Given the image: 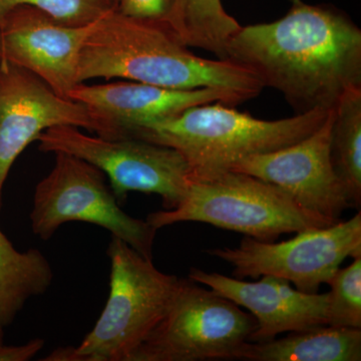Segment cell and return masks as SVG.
<instances>
[{"instance_id": "1", "label": "cell", "mask_w": 361, "mask_h": 361, "mask_svg": "<svg viewBox=\"0 0 361 361\" xmlns=\"http://www.w3.org/2000/svg\"><path fill=\"white\" fill-rule=\"evenodd\" d=\"M225 59L281 92L297 114L331 110L361 87V30L334 7L292 0L280 20L240 26Z\"/></svg>"}, {"instance_id": "2", "label": "cell", "mask_w": 361, "mask_h": 361, "mask_svg": "<svg viewBox=\"0 0 361 361\" xmlns=\"http://www.w3.org/2000/svg\"><path fill=\"white\" fill-rule=\"evenodd\" d=\"M125 78L176 90L213 87L244 101L264 89L250 71L229 59L196 56L163 20L111 11L92 26L78 61V84L94 78Z\"/></svg>"}, {"instance_id": "3", "label": "cell", "mask_w": 361, "mask_h": 361, "mask_svg": "<svg viewBox=\"0 0 361 361\" xmlns=\"http://www.w3.org/2000/svg\"><path fill=\"white\" fill-rule=\"evenodd\" d=\"M332 110V109H331ZM330 110L317 109L277 121L259 120L223 103L199 104L135 127L128 137L177 149L192 175L230 170L248 157L284 148L312 134Z\"/></svg>"}, {"instance_id": "4", "label": "cell", "mask_w": 361, "mask_h": 361, "mask_svg": "<svg viewBox=\"0 0 361 361\" xmlns=\"http://www.w3.org/2000/svg\"><path fill=\"white\" fill-rule=\"evenodd\" d=\"M147 222L157 230L180 222L207 223L262 242L336 223L308 212L274 185L230 170L192 175L179 205L149 214Z\"/></svg>"}, {"instance_id": "5", "label": "cell", "mask_w": 361, "mask_h": 361, "mask_svg": "<svg viewBox=\"0 0 361 361\" xmlns=\"http://www.w3.org/2000/svg\"><path fill=\"white\" fill-rule=\"evenodd\" d=\"M106 254L110 295L94 329L75 348L80 361H132L167 314L182 283L115 236Z\"/></svg>"}, {"instance_id": "6", "label": "cell", "mask_w": 361, "mask_h": 361, "mask_svg": "<svg viewBox=\"0 0 361 361\" xmlns=\"http://www.w3.org/2000/svg\"><path fill=\"white\" fill-rule=\"evenodd\" d=\"M54 157V168L39 180L33 194L32 232L47 241L66 223H90L109 230L111 236L153 259L158 230L121 209L106 175L71 154L58 152Z\"/></svg>"}, {"instance_id": "7", "label": "cell", "mask_w": 361, "mask_h": 361, "mask_svg": "<svg viewBox=\"0 0 361 361\" xmlns=\"http://www.w3.org/2000/svg\"><path fill=\"white\" fill-rule=\"evenodd\" d=\"M45 153H68L89 161L110 180L118 203L130 192L157 194L165 210L179 205L187 193L192 169L177 149L137 137H94L73 126H58L37 137Z\"/></svg>"}, {"instance_id": "8", "label": "cell", "mask_w": 361, "mask_h": 361, "mask_svg": "<svg viewBox=\"0 0 361 361\" xmlns=\"http://www.w3.org/2000/svg\"><path fill=\"white\" fill-rule=\"evenodd\" d=\"M256 325L253 316L229 299L182 279L167 314L132 361L233 360Z\"/></svg>"}, {"instance_id": "9", "label": "cell", "mask_w": 361, "mask_h": 361, "mask_svg": "<svg viewBox=\"0 0 361 361\" xmlns=\"http://www.w3.org/2000/svg\"><path fill=\"white\" fill-rule=\"evenodd\" d=\"M207 253L231 264L238 279L270 275L287 280L297 290L317 293L346 258L361 256V214L296 233L279 243L246 236L236 248L211 249Z\"/></svg>"}, {"instance_id": "10", "label": "cell", "mask_w": 361, "mask_h": 361, "mask_svg": "<svg viewBox=\"0 0 361 361\" xmlns=\"http://www.w3.org/2000/svg\"><path fill=\"white\" fill-rule=\"evenodd\" d=\"M58 126H73L106 137L104 126L85 104L59 96L25 68L0 63V210L14 161L44 130Z\"/></svg>"}, {"instance_id": "11", "label": "cell", "mask_w": 361, "mask_h": 361, "mask_svg": "<svg viewBox=\"0 0 361 361\" xmlns=\"http://www.w3.org/2000/svg\"><path fill=\"white\" fill-rule=\"evenodd\" d=\"M334 109L312 134L284 148L243 159L230 171L274 185L308 212L337 222L353 205L330 155Z\"/></svg>"}, {"instance_id": "12", "label": "cell", "mask_w": 361, "mask_h": 361, "mask_svg": "<svg viewBox=\"0 0 361 361\" xmlns=\"http://www.w3.org/2000/svg\"><path fill=\"white\" fill-rule=\"evenodd\" d=\"M94 25L75 27L37 7H13L0 18V63L30 71L70 99L78 85L80 51Z\"/></svg>"}, {"instance_id": "13", "label": "cell", "mask_w": 361, "mask_h": 361, "mask_svg": "<svg viewBox=\"0 0 361 361\" xmlns=\"http://www.w3.org/2000/svg\"><path fill=\"white\" fill-rule=\"evenodd\" d=\"M70 99L85 104L106 130V137H128L142 123L178 115L209 103L235 106L244 99L228 90L203 87L176 90L137 82L77 85Z\"/></svg>"}, {"instance_id": "14", "label": "cell", "mask_w": 361, "mask_h": 361, "mask_svg": "<svg viewBox=\"0 0 361 361\" xmlns=\"http://www.w3.org/2000/svg\"><path fill=\"white\" fill-rule=\"evenodd\" d=\"M189 278L250 311L257 325L249 341H269L281 334L329 324V293L299 291L287 280L270 275L247 282L192 268Z\"/></svg>"}, {"instance_id": "15", "label": "cell", "mask_w": 361, "mask_h": 361, "mask_svg": "<svg viewBox=\"0 0 361 361\" xmlns=\"http://www.w3.org/2000/svg\"><path fill=\"white\" fill-rule=\"evenodd\" d=\"M233 360L251 361H360L361 329L322 325L280 339L247 341Z\"/></svg>"}, {"instance_id": "16", "label": "cell", "mask_w": 361, "mask_h": 361, "mask_svg": "<svg viewBox=\"0 0 361 361\" xmlns=\"http://www.w3.org/2000/svg\"><path fill=\"white\" fill-rule=\"evenodd\" d=\"M54 281L51 263L39 249L20 252L0 230V324L11 326L32 297Z\"/></svg>"}, {"instance_id": "17", "label": "cell", "mask_w": 361, "mask_h": 361, "mask_svg": "<svg viewBox=\"0 0 361 361\" xmlns=\"http://www.w3.org/2000/svg\"><path fill=\"white\" fill-rule=\"evenodd\" d=\"M166 23L189 47H198L225 59L226 47L239 30L221 0H175Z\"/></svg>"}, {"instance_id": "18", "label": "cell", "mask_w": 361, "mask_h": 361, "mask_svg": "<svg viewBox=\"0 0 361 361\" xmlns=\"http://www.w3.org/2000/svg\"><path fill=\"white\" fill-rule=\"evenodd\" d=\"M330 155L351 205H361V87L342 94L334 109Z\"/></svg>"}, {"instance_id": "19", "label": "cell", "mask_w": 361, "mask_h": 361, "mask_svg": "<svg viewBox=\"0 0 361 361\" xmlns=\"http://www.w3.org/2000/svg\"><path fill=\"white\" fill-rule=\"evenodd\" d=\"M329 324L361 329V256L338 270L329 283Z\"/></svg>"}, {"instance_id": "20", "label": "cell", "mask_w": 361, "mask_h": 361, "mask_svg": "<svg viewBox=\"0 0 361 361\" xmlns=\"http://www.w3.org/2000/svg\"><path fill=\"white\" fill-rule=\"evenodd\" d=\"M30 6L68 26L94 25L118 6L116 0H0V18L18 6Z\"/></svg>"}, {"instance_id": "21", "label": "cell", "mask_w": 361, "mask_h": 361, "mask_svg": "<svg viewBox=\"0 0 361 361\" xmlns=\"http://www.w3.org/2000/svg\"><path fill=\"white\" fill-rule=\"evenodd\" d=\"M175 0H118L116 11L142 20H165Z\"/></svg>"}, {"instance_id": "22", "label": "cell", "mask_w": 361, "mask_h": 361, "mask_svg": "<svg viewBox=\"0 0 361 361\" xmlns=\"http://www.w3.org/2000/svg\"><path fill=\"white\" fill-rule=\"evenodd\" d=\"M44 346L42 338L32 339L20 346H7L0 343V361H28L32 360Z\"/></svg>"}, {"instance_id": "23", "label": "cell", "mask_w": 361, "mask_h": 361, "mask_svg": "<svg viewBox=\"0 0 361 361\" xmlns=\"http://www.w3.org/2000/svg\"><path fill=\"white\" fill-rule=\"evenodd\" d=\"M4 327L0 324V343H4Z\"/></svg>"}, {"instance_id": "24", "label": "cell", "mask_w": 361, "mask_h": 361, "mask_svg": "<svg viewBox=\"0 0 361 361\" xmlns=\"http://www.w3.org/2000/svg\"><path fill=\"white\" fill-rule=\"evenodd\" d=\"M116 2H118V0H116Z\"/></svg>"}]
</instances>
